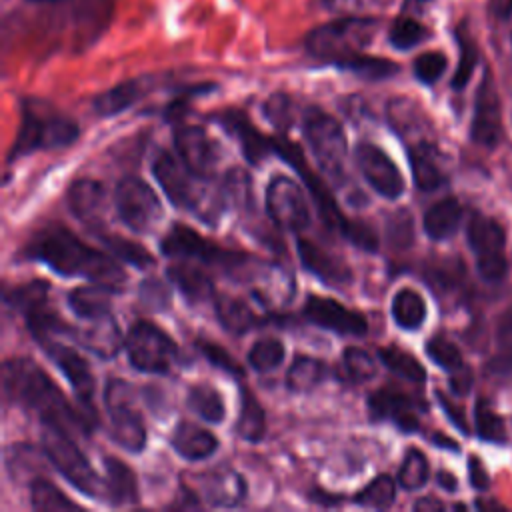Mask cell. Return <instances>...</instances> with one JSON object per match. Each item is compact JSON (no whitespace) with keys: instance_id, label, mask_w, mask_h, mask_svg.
Instances as JSON below:
<instances>
[{"instance_id":"cell-32","label":"cell","mask_w":512,"mask_h":512,"mask_svg":"<svg viewBox=\"0 0 512 512\" xmlns=\"http://www.w3.org/2000/svg\"><path fill=\"white\" fill-rule=\"evenodd\" d=\"M216 316L224 326V330L236 336L248 332L258 322V316L254 314V310L240 298H232V296L216 298Z\"/></svg>"},{"instance_id":"cell-25","label":"cell","mask_w":512,"mask_h":512,"mask_svg":"<svg viewBox=\"0 0 512 512\" xmlns=\"http://www.w3.org/2000/svg\"><path fill=\"white\" fill-rule=\"evenodd\" d=\"M202 490H204V498L218 508L238 506L246 498L244 478L230 468H220L216 472H210L202 480Z\"/></svg>"},{"instance_id":"cell-39","label":"cell","mask_w":512,"mask_h":512,"mask_svg":"<svg viewBox=\"0 0 512 512\" xmlns=\"http://www.w3.org/2000/svg\"><path fill=\"white\" fill-rule=\"evenodd\" d=\"M378 356L384 362V366L388 370H392L394 374H398L400 378L416 382V384L426 380L424 366L412 354H408L406 350H400V348H394V346H386V348H380Z\"/></svg>"},{"instance_id":"cell-52","label":"cell","mask_w":512,"mask_h":512,"mask_svg":"<svg viewBox=\"0 0 512 512\" xmlns=\"http://www.w3.org/2000/svg\"><path fill=\"white\" fill-rule=\"evenodd\" d=\"M264 116L278 128L286 130L292 122L290 118V100L284 94H274L264 104Z\"/></svg>"},{"instance_id":"cell-29","label":"cell","mask_w":512,"mask_h":512,"mask_svg":"<svg viewBox=\"0 0 512 512\" xmlns=\"http://www.w3.org/2000/svg\"><path fill=\"white\" fill-rule=\"evenodd\" d=\"M150 84L148 78H136V80H126L122 84H116L114 88L98 94L92 102L94 112L98 116H114L120 114L122 110L130 108L136 100H140L148 92Z\"/></svg>"},{"instance_id":"cell-56","label":"cell","mask_w":512,"mask_h":512,"mask_svg":"<svg viewBox=\"0 0 512 512\" xmlns=\"http://www.w3.org/2000/svg\"><path fill=\"white\" fill-rule=\"evenodd\" d=\"M324 8L332 12H352L356 10L364 0H320Z\"/></svg>"},{"instance_id":"cell-53","label":"cell","mask_w":512,"mask_h":512,"mask_svg":"<svg viewBox=\"0 0 512 512\" xmlns=\"http://www.w3.org/2000/svg\"><path fill=\"white\" fill-rule=\"evenodd\" d=\"M468 474H470V484H472L476 490H486V488L490 486L488 472L484 470L482 462H480L476 456H470V458H468Z\"/></svg>"},{"instance_id":"cell-8","label":"cell","mask_w":512,"mask_h":512,"mask_svg":"<svg viewBox=\"0 0 512 512\" xmlns=\"http://www.w3.org/2000/svg\"><path fill=\"white\" fill-rule=\"evenodd\" d=\"M72 432L64 430L58 424L42 422V450L52 466L82 494L96 498L100 494V478L92 470L88 458L78 448L70 436Z\"/></svg>"},{"instance_id":"cell-41","label":"cell","mask_w":512,"mask_h":512,"mask_svg":"<svg viewBox=\"0 0 512 512\" xmlns=\"http://www.w3.org/2000/svg\"><path fill=\"white\" fill-rule=\"evenodd\" d=\"M396 498V484L388 474L376 476L368 486L354 494L352 502L364 508H388Z\"/></svg>"},{"instance_id":"cell-51","label":"cell","mask_w":512,"mask_h":512,"mask_svg":"<svg viewBox=\"0 0 512 512\" xmlns=\"http://www.w3.org/2000/svg\"><path fill=\"white\" fill-rule=\"evenodd\" d=\"M446 64L442 52H424L414 60V74L422 84H434L444 74Z\"/></svg>"},{"instance_id":"cell-62","label":"cell","mask_w":512,"mask_h":512,"mask_svg":"<svg viewBox=\"0 0 512 512\" xmlns=\"http://www.w3.org/2000/svg\"><path fill=\"white\" fill-rule=\"evenodd\" d=\"M510 38H512V34H510Z\"/></svg>"},{"instance_id":"cell-4","label":"cell","mask_w":512,"mask_h":512,"mask_svg":"<svg viewBox=\"0 0 512 512\" xmlns=\"http://www.w3.org/2000/svg\"><path fill=\"white\" fill-rule=\"evenodd\" d=\"M78 134L80 130L74 120L62 116L42 100L28 98L22 102V120L18 136L8 154V162L28 156L36 150L70 146Z\"/></svg>"},{"instance_id":"cell-42","label":"cell","mask_w":512,"mask_h":512,"mask_svg":"<svg viewBox=\"0 0 512 512\" xmlns=\"http://www.w3.org/2000/svg\"><path fill=\"white\" fill-rule=\"evenodd\" d=\"M30 500L36 510H76L78 508V504L72 502L58 486L42 478L32 482Z\"/></svg>"},{"instance_id":"cell-59","label":"cell","mask_w":512,"mask_h":512,"mask_svg":"<svg viewBox=\"0 0 512 512\" xmlns=\"http://www.w3.org/2000/svg\"><path fill=\"white\" fill-rule=\"evenodd\" d=\"M434 442H436V444L446 446L448 450H456V452H458V444H456V442H452V440H448V438H444V436H434Z\"/></svg>"},{"instance_id":"cell-15","label":"cell","mask_w":512,"mask_h":512,"mask_svg":"<svg viewBox=\"0 0 512 512\" xmlns=\"http://www.w3.org/2000/svg\"><path fill=\"white\" fill-rule=\"evenodd\" d=\"M356 164L366 182L384 198H398L404 192V178L390 156L372 142H360L354 150Z\"/></svg>"},{"instance_id":"cell-36","label":"cell","mask_w":512,"mask_h":512,"mask_svg":"<svg viewBox=\"0 0 512 512\" xmlns=\"http://www.w3.org/2000/svg\"><path fill=\"white\" fill-rule=\"evenodd\" d=\"M326 364L312 356H296L288 368L286 384L294 392H308L326 378Z\"/></svg>"},{"instance_id":"cell-17","label":"cell","mask_w":512,"mask_h":512,"mask_svg":"<svg viewBox=\"0 0 512 512\" xmlns=\"http://www.w3.org/2000/svg\"><path fill=\"white\" fill-rule=\"evenodd\" d=\"M174 146L182 162L200 176H210L218 164L220 148L216 140L200 126L178 124L174 128Z\"/></svg>"},{"instance_id":"cell-5","label":"cell","mask_w":512,"mask_h":512,"mask_svg":"<svg viewBox=\"0 0 512 512\" xmlns=\"http://www.w3.org/2000/svg\"><path fill=\"white\" fill-rule=\"evenodd\" d=\"M276 154H280L284 158V162H288L302 176V180L306 182L308 190L312 192V196L318 204L320 216H322V220L326 222L328 228L340 232L346 240H350L360 250H366V252H376L378 250L376 232L368 224L348 220L342 214V210L334 202V198L328 192V188L324 186V182L310 170V166L302 158V152L292 142H288L284 138H276Z\"/></svg>"},{"instance_id":"cell-47","label":"cell","mask_w":512,"mask_h":512,"mask_svg":"<svg viewBox=\"0 0 512 512\" xmlns=\"http://www.w3.org/2000/svg\"><path fill=\"white\" fill-rule=\"evenodd\" d=\"M342 364H344L346 376L352 382H368V380H372L376 376V362L362 348H356V346L346 348Z\"/></svg>"},{"instance_id":"cell-13","label":"cell","mask_w":512,"mask_h":512,"mask_svg":"<svg viewBox=\"0 0 512 512\" xmlns=\"http://www.w3.org/2000/svg\"><path fill=\"white\" fill-rule=\"evenodd\" d=\"M114 206L120 220L138 234L150 232L162 216V204L156 192L134 176H126L118 182Z\"/></svg>"},{"instance_id":"cell-7","label":"cell","mask_w":512,"mask_h":512,"mask_svg":"<svg viewBox=\"0 0 512 512\" xmlns=\"http://www.w3.org/2000/svg\"><path fill=\"white\" fill-rule=\"evenodd\" d=\"M302 132L320 170L334 182L344 180L348 142L342 124L320 108H308L302 120Z\"/></svg>"},{"instance_id":"cell-24","label":"cell","mask_w":512,"mask_h":512,"mask_svg":"<svg viewBox=\"0 0 512 512\" xmlns=\"http://www.w3.org/2000/svg\"><path fill=\"white\" fill-rule=\"evenodd\" d=\"M116 292H120L118 286L100 282H94L92 286H78L68 294V306L78 318L94 322L110 316L112 296Z\"/></svg>"},{"instance_id":"cell-35","label":"cell","mask_w":512,"mask_h":512,"mask_svg":"<svg viewBox=\"0 0 512 512\" xmlns=\"http://www.w3.org/2000/svg\"><path fill=\"white\" fill-rule=\"evenodd\" d=\"M188 408L192 412H196L202 420H208L212 424L222 422L224 414H226V406L224 400L220 396V392L208 384V382H198L188 390Z\"/></svg>"},{"instance_id":"cell-37","label":"cell","mask_w":512,"mask_h":512,"mask_svg":"<svg viewBox=\"0 0 512 512\" xmlns=\"http://www.w3.org/2000/svg\"><path fill=\"white\" fill-rule=\"evenodd\" d=\"M80 340L86 348H90L96 354L106 356V358L114 356L120 346V334H118L114 320H110V316L94 320V328L82 332Z\"/></svg>"},{"instance_id":"cell-26","label":"cell","mask_w":512,"mask_h":512,"mask_svg":"<svg viewBox=\"0 0 512 512\" xmlns=\"http://www.w3.org/2000/svg\"><path fill=\"white\" fill-rule=\"evenodd\" d=\"M172 448L190 462H198V460H206L208 456H212L218 448V440L212 432H208L206 428H200L192 422L182 420L174 432H172Z\"/></svg>"},{"instance_id":"cell-16","label":"cell","mask_w":512,"mask_h":512,"mask_svg":"<svg viewBox=\"0 0 512 512\" xmlns=\"http://www.w3.org/2000/svg\"><path fill=\"white\" fill-rule=\"evenodd\" d=\"M302 314L308 322L342 336H364L368 332L366 318L334 298L310 294L304 302Z\"/></svg>"},{"instance_id":"cell-23","label":"cell","mask_w":512,"mask_h":512,"mask_svg":"<svg viewBox=\"0 0 512 512\" xmlns=\"http://www.w3.org/2000/svg\"><path fill=\"white\" fill-rule=\"evenodd\" d=\"M66 202L70 212L82 220L88 228H98L102 224L106 192L104 186L92 178L76 180L66 194Z\"/></svg>"},{"instance_id":"cell-55","label":"cell","mask_w":512,"mask_h":512,"mask_svg":"<svg viewBox=\"0 0 512 512\" xmlns=\"http://www.w3.org/2000/svg\"><path fill=\"white\" fill-rule=\"evenodd\" d=\"M470 384H472V376L468 372L466 366H462L460 370L452 372V378H450V386L456 394H466L470 390Z\"/></svg>"},{"instance_id":"cell-22","label":"cell","mask_w":512,"mask_h":512,"mask_svg":"<svg viewBox=\"0 0 512 512\" xmlns=\"http://www.w3.org/2000/svg\"><path fill=\"white\" fill-rule=\"evenodd\" d=\"M368 412L374 420H390L404 432H414L418 428L414 402L394 388H380L372 392L368 396Z\"/></svg>"},{"instance_id":"cell-2","label":"cell","mask_w":512,"mask_h":512,"mask_svg":"<svg viewBox=\"0 0 512 512\" xmlns=\"http://www.w3.org/2000/svg\"><path fill=\"white\" fill-rule=\"evenodd\" d=\"M4 398L34 410L42 422L58 424L64 430L88 434L90 418L76 412L46 372L28 358H10L2 364Z\"/></svg>"},{"instance_id":"cell-10","label":"cell","mask_w":512,"mask_h":512,"mask_svg":"<svg viewBox=\"0 0 512 512\" xmlns=\"http://www.w3.org/2000/svg\"><path fill=\"white\" fill-rule=\"evenodd\" d=\"M160 250L168 258H192L208 266H218L226 270L228 274L242 270L246 262L250 260L242 252H234L228 248H222L204 236H200L196 230L184 226V224H174L162 238Z\"/></svg>"},{"instance_id":"cell-31","label":"cell","mask_w":512,"mask_h":512,"mask_svg":"<svg viewBox=\"0 0 512 512\" xmlns=\"http://www.w3.org/2000/svg\"><path fill=\"white\" fill-rule=\"evenodd\" d=\"M462 220V206L456 198H444L432 204L424 214V232L432 240H446L450 238Z\"/></svg>"},{"instance_id":"cell-18","label":"cell","mask_w":512,"mask_h":512,"mask_svg":"<svg viewBox=\"0 0 512 512\" xmlns=\"http://www.w3.org/2000/svg\"><path fill=\"white\" fill-rule=\"evenodd\" d=\"M470 136L476 144L492 148L498 144L502 136V114H500V98L492 80V74L486 70L476 92L474 118L470 126Z\"/></svg>"},{"instance_id":"cell-19","label":"cell","mask_w":512,"mask_h":512,"mask_svg":"<svg viewBox=\"0 0 512 512\" xmlns=\"http://www.w3.org/2000/svg\"><path fill=\"white\" fill-rule=\"evenodd\" d=\"M46 354L50 360L60 368V372L66 376L70 382L78 402L94 416V406H92V396H94V376L90 372V364L82 354H78L74 348L64 346L56 340H50L44 344Z\"/></svg>"},{"instance_id":"cell-20","label":"cell","mask_w":512,"mask_h":512,"mask_svg":"<svg viewBox=\"0 0 512 512\" xmlns=\"http://www.w3.org/2000/svg\"><path fill=\"white\" fill-rule=\"evenodd\" d=\"M216 120L226 128L228 134H232L240 142L242 154L250 164H260L264 158L276 152V138H268L260 130H256L244 112L226 110L220 112Z\"/></svg>"},{"instance_id":"cell-33","label":"cell","mask_w":512,"mask_h":512,"mask_svg":"<svg viewBox=\"0 0 512 512\" xmlns=\"http://www.w3.org/2000/svg\"><path fill=\"white\" fill-rule=\"evenodd\" d=\"M392 316L400 328L416 330L426 318V302L416 290L402 288L392 298Z\"/></svg>"},{"instance_id":"cell-50","label":"cell","mask_w":512,"mask_h":512,"mask_svg":"<svg viewBox=\"0 0 512 512\" xmlns=\"http://www.w3.org/2000/svg\"><path fill=\"white\" fill-rule=\"evenodd\" d=\"M196 348H198V352H200L210 364L218 366L220 370H224V372H228V374H232V376H242V374H244V370H242V366L236 362V358H234L228 350H224L222 346H218V344H214V342H210V340H196Z\"/></svg>"},{"instance_id":"cell-40","label":"cell","mask_w":512,"mask_h":512,"mask_svg":"<svg viewBox=\"0 0 512 512\" xmlns=\"http://www.w3.org/2000/svg\"><path fill=\"white\" fill-rule=\"evenodd\" d=\"M338 68L354 72L356 76H360L364 80H384V78L394 76L400 70L398 64L392 60L378 58V56H364V54H358L350 60L340 62Z\"/></svg>"},{"instance_id":"cell-14","label":"cell","mask_w":512,"mask_h":512,"mask_svg":"<svg viewBox=\"0 0 512 512\" xmlns=\"http://www.w3.org/2000/svg\"><path fill=\"white\" fill-rule=\"evenodd\" d=\"M266 210L272 222L288 232H300L310 224V208L304 190L284 174H278L268 182Z\"/></svg>"},{"instance_id":"cell-57","label":"cell","mask_w":512,"mask_h":512,"mask_svg":"<svg viewBox=\"0 0 512 512\" xmlns=\"http://www.w3.org/2000/svg\"><path fill=\"white\" fill-rule=\"evenodd\" d=\"M416 510H444V504L434 496H424L414 504Z\"/></svg>"},{"instance_id":"cell-6","label":"cell","mask_w":512,"mask_h":512,"mask_svg":"<svg viewBox=\"0 0 512 512\" xmlns=\"http://www.w3.org/2000/svg\"><path fill=\"white\" fill-rule=\"evenodd\" d=\"M378 22L374 18L346 16L314 28L306 36V48L314 58L340 64L350 60L372 42Z\"/></svg>"},{"instance_id":"cell-27","label":"cell","mask_w":512,"mask_h":512,"mask_svg":"<svg viewBox=\"0 0 512 512\" xmlns=\"http://www.w3.org/2000/svg\"><path fill=\"white\" fill-rule=\"evenodd\" d=\"M408 158H410L414 184L422 192H432L446 182V174L438 160V152L432 144H428V142L410 144Z\"/></svg>"},{"instance_id":"cell-38","label":"cell","mask_w":512,"mask_h":512,"mask_svg":"<svg viewBox=\"0 0 512 512\" xmlns=\"http://www.w3.org/2000/svg\"><path fill=\"white\" fill-rule=\"evenodd\" d=\"M100 242L110 250L112 256L128 262L130 266L134 268H150L154 266V256L144 248L140 246L138 242H132V240H126L122 236H116V234H98Z\"/></svg>"},{"instance_id":"cell-11","label":"cell","mask_w":512,"mask_h":512,"mask_svg":"<svg viewBox=\"0 0 512 512\" xmlns=\"http://www.w3.org/2000/svg\"><path fill=\"white\" fill-rule=\"evenodd\" d=\"M126 352L132 368L150 374H166L178 360V346L158 326L140 320L126 336Z\"/></svg>"},{"instance_id":"cell-48","label":"cell","mask_w":512,"mask_h":512,"mask_svg":"<svg viewBox=\"0 0 512 512\" xmlns=\"http://www.w3.org/2000/svg\"><path fill=\"white\" fill-rule=\"evenodd\" d=\"M426 354L430 356V360L434 364H438L440 368L448 370L450 374L464 366L460 350L450 340H446L442 336H434L432 340L426 342Z\"/></svg>"},{"instance_id":"cell-28","label":"cell","mask_w":512,"mask_h":512,"mask_svg":"<svg viewBox=\"0 0 512 512\" xmlns=\"http://www.w3.org/2000/svg\"><path fill=\"white\" fill-rule=\"evenodd\" d=\"M170 282L178 288V292L190 302V304H200L210 298H214V284L212 278L200 270L198 266L178 262L168 266L166 270Z\"/></svg>"},{"instance_id":"cell-58","label":"cell","mask_w":512,"mask_h":512,"mask_svg":"<svg viewBox=\"0 0 512 512\" xmlns=\"http://www.w3.org/2000/svg\"><path fill=\"white\" fill-rule=\"evenodd\" d=\"M438 484L444 488V490H448V492H454L456 490V478L450 474V472H446V470H440L438 472Z\"/></svg>"},{"instance_id":"cell-45","label":"cell","mask_w":512,"mask_h":512,"mask_svg":"<svg viewBox=\"0 0 512 512\" xmlns=\"http://www.w3.org/2000/svg\"><path fill=\"white\" fill-rule=\"evenodd\" d=\"M474 422H476V432L482 440L504 444L506 442V426L502 416H498L484 400L476 404L474 410Z\"/></svg>"},{"instance_id":"cell-34","label":"cell","mask_w":512,"mask_h":512,"mask_svg":"<svg viewBox=\"0 0 512 512\" xmlns=\"http://www.w3.org/2000/svg\"><path fill=\"white\" fill-rule=\"evenodd\" d=\"M264 432H266L264 410H262L258 398L248 388H242V404H240V412H238V420H236V434L242 440L258 442V440H262Z\"/></svg>"},{"instance_id":"cell-49","label":"cell","mask_w":512,"mask_h":512,"mask_svg":"<svg viewBox=\"0 0 512 512\" xmlns=\"http://www.w3.org/2000/svg\"><path fill=\"white\" fill-rule=\"evenodd\" d=\"M458 46H460V60H458V68H456L454 78H452V88L462 90L468 84V80L474 72L478 52H476L474 40L470 36H466L462 30L458 32Z\"/></svg>"},{"instance_id":"cell-44","label":"cell","mask_w":512,"mask_h":512,"mask_svg":"<svg viewBox=\"0 0 512 512\" xmlns=\"http://www.w3.org/2000/svg\"><path fill=\"white\" fill-rule=\"evenodd\" d=\"M284 344L276 338H262L254 342V346L248 352V362L258 372H270L278 368L284 362Z\"/></svg>"},{"instance_id":"cell-21","label":"cell","mask_w":512,"mask_h":512,"mask_svg":"<svg viewBox=\"0 0 512 512\" xmlns=\"http://www.w3.org/2000/svg\"><path fill=\"white\" fill-rule=\"evenodd\" d=\"M296 250H298L302 266L310 274L320 278L324 284L346 286L352 282L350 266L340 256H334L332 252L318 246L316 242H312L308 238H298Z\"/></svg>"},{"instance_id":"cell-46","label":"cell","mask_w":512,"mask_h":512,"mask_svg":"<svg viewBox=\"0 0 512 512\" xmlns=\"http://www.w3.org/2000/svg\"><path fill=\"white\" fill-rule=\"evenodd\" d=\"M426 36H428V30L418 20L408 18V16L396 18L388 32L390 44L398 50H410L416 44H420Z\"/></svg>"},{"instance_id":"cell-3","label":"cell","mask_w":512,"mask_h":512,"mask_svg":"<svg viewBox=\"0 0 512 512\" xmlns=\"http://www.w3.org/2000/svg\"><path fill=\"white\" fill-rule=\"evenodd\" d=\"M152 174L166 198L180 210L194 212L206 222H216L226 196L222 188H210L208 178L192 172L182 158L172 156L170 152H160L152 162Z\"/></svg>"},{"instance_id":"cell-43","label":"cell","mask_w":512,"mask_h":512,"mask_svg":"<svg viewBox=\"0 0 512 512\" xmlns=\"http://www.w3.org/2000/svg\"><path fill=\"white\" fill-rule=\"evenodd\" d=\"M428 460L418 448H410L398 470V482L404 490H418L428 482Z\"/></svg>"},{"instance_id":"cell-12","label":"cell","mask_w":512,"mask_h":512,"mask_svg":"<svg viewBox=\"0 0 512 512\" xmlns=\"http://www.w3.org/2000/svg\"><path fill=\"white\" fill-rule=\"evenodd\" d=\"M468 244L476 256L478 272L488 282H498L506 276L508 260L504 254L506 234L502 226L484 214H474L468 222Z\"/></svg>"},{"instance_id":"cell-30","label":"cell","mask_w":512,"mask_h":512,"mask_svg":"<svg viewBox=\"0 0 512 512\" xmlns=\"http://www.w3.org/2000/svg\"><path fill=\"white\" fill-rule=\"evenodd\" d=\"M104 470H106V494L112 504H134L138 502V482L132 468H128L118 458H104Z\"/></svg>"},{"instance_id":"cell-60","label":"cell","mask_w":512,"mask_h":512,"mask_svg":"<svg viewBox=\"0 0 512 512\" xmlns=\"http://www.w3.org/2000/svg\"><path fill=\"white\" fill-rule=\"evenodd\" d=\"M32 2H38V4H54V2H62V0H32Z\"/></svg>"},{"instance_id":"cell-61","label":"cell","mask_w":512,"mask_h":512,"mask_svg":"<svg viewBox=\"0 0 512 512\" xmlns=\"http://www.w3.org/2000/svg\"><path fill=\"white\" fill-rule=\"evenodd\" d=\"M410 2H416V4H424V2H430V0H410Z\"/></svg>"},{"instance_id":"cell-54","label":"cell","mask_w":512,"mask_h":512,"mask_svg":"<svg viewBox=\"0 0 512 512\" xmlns=\"http://www.w3.org/2000/svg\"><path fill=\"white\" fill-rule=\"evenodd\" d=\"M436 396H438V402H440L442 410H444V412L448 414V418L452 420V424H454L458 430H462L464 434H468V424H466V420H464V412H462L460 408H454V406L448 402V398H444V394L436 392Z\"/></svg>"},{"instance_id":"cell-9","label":"cell","mask_w":512,"mask_h":512,"mask_svg":"<svg viewBox=\"0 0 512 512\" xmlns=\"http://www.w3.org/2000/svg\"><path fill=\"white\" fill-rule=\"evenodd\" d=\"M104 406L110 416L114 440L130 452H140L146 444V426L134 386L122 378H110L104 388Z\"/></svg>"},{"instance_id":"cell-1","label":"cell","mask_w":512,"mask_h":512,"mask_svg":"<svg viewBox=\"0 0 512 512\" xmlns=\"http://www.w3.org/2000/svg\"><path fill=\"white\" fill-rule=\"evenodd\" d=\"M26 256L40 260L62 276H82L110 286L126 282L124 268L112 254L94 250L60 224H48L38 230L26 246Z\"/></svg>"}]
</instances>
